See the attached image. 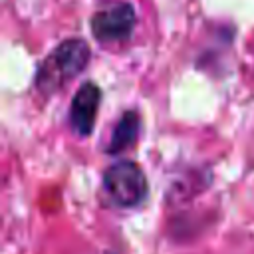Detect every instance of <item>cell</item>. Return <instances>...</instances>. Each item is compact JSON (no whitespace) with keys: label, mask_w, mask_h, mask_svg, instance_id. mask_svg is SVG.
<instances>
[{"label":"cell","mask_w":254,"mask_h":254,"mask_svg":"<svg viewBox=\"0 0 254 254\" xmlns=\"http://www.w3.org/2000/svg\"><path fill=\"white\" fill-rule=\"evenodd\" d=\"M91 50L81 38H67L60 42L38 65L34 75L36 89L50 97L62 87H65L71 79H75L89 64Z\"/></svg>","instance_id":"cell-1"},{"label":"cell","mask_w":254,"mask_h":254,"mask_svg":"<svg viewBox=\"0 0 254 254\" xmlns=\"http://www.w3.org/2000/svg\"><path fill=\"white\" fill-rule=\"evenodd\" d=\"M103 190L113 206L135 208L149 194V183L143 169L127 159L111 163L103 173Z\"/></svg>","instance_id":"cell-2"},{"label":"cell","mask_w":254,"mask_h":254,"mask_svg":"<svg viewBox=\"0 0 254 254\" xmlns=\"http://www.w3.org/2000/svg\"><path fill=\"white\" fill-rule=\"evenodd\" d=\"M135 24H137L135 8L131 2L125 0H117L103 6L91 16L89 22L93 38L101 44H117L129 40L135 30Z\"/></svg>","instance_id":"cell-3"},{"label":"cell","mask_w":254,"mask_h":254,"mask_svg":"<svg viewBox=\"0 0 254 254\" xmlns=\"http://www.w3.org/2000/svg\"><path fill=\"white\" fill-rule=\"evenodd\" d=\"M101 101V89L93 81H83L75 91L69 105V127L75 135L87 137L97 119V109Z\"/></svg>","instance_id":"cell-4"},{"label":"cell","mask_w":254,"mask_h":254,"mask_svg":"<svg viewBox=\"0 0 254 254\" xmlns=\"http://www.w3.org/2000/svg\"><path fill=\"white\" fill-rule=\"evenodd\" d=\"M139 131H141V115L135 109H127L119 117V121L115 123L111 139H109V145H107L105 151L109 155L123 153L125 149L135 145V141L139 139Z\"/></svg>","instance_id":"cell-5"},{"label":"cell","mask_w":254,"mask_h":254,"mask_svg":"<svg viewBox=\"0 0 254 254\" xmlns=\"http://www.w3.org/2000/svg\"><path fill=\"white\" fill-rule=\"evenodd\" d=\"M105 254H115V252H105Z\"/></svg>","instance_id":"cell-6"}]
</instances>
